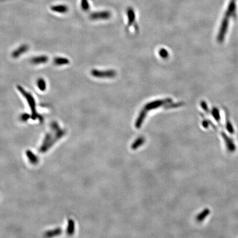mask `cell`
<instances>
[{"instance_id": "cell-9", "label": "cell", "mask_w": 238, "mask_h": 238, "mask_svg": "<svg viewBox=\"0 0 238 238\" xmlns=\"http://www.w3.org/2000/svg\"><path fill=\"white\" fill-rule=\"evenodd\" d=\"M37 86L41 91L45 90L46 88V84L45 81L43 78H39L37 81Z\"/></svg>"}, {"instance_id": "cell-10", "label": "cell", "mask_w": 238, "mask_h": 238, "mask_svg": "<svg viewBox=\"0 0 238 238\" xmlns=\"http://www.w3.org/2000/svg\"><path fill=\"white\" fill-rule=\"evenodd\" d=\"M159 55L162 58L165 59L168 56V52H167L166 50L165 49H161L159 51Z\"/></svg>"}, {"instance_id": "cell-8", "label": "cell", "mask_w": 238, "mask_h": 238, "mask_svg": "<svg viewBox=\"0 0 238 238\" xmlns=\"http://www.w3.org/2000/svg\"><path fill=\"white\" fill-rule=\"evenodd\" d=\"M54 64L56 66H63L68 65L69 63V59L62 57H56L54 60Z\"/></svg>"}, {"instance_id": "cell-2", "label": "cell", "mask_w": 238, "mask_h": 238, "mask_svg": "<svg viewBox=\"0 0 238 238\" xmlns=\"http://www.w3.org/2000/svg\"><path fill=\"white\" fill-rule=\"evenodd\" d=\"M91 74L93 76L97 78H111L115 76L116 72L113 70L100 71L99 70L93 69L91 72Z\"/></svg>"}, {"instance_id": "cell-6", "label": "cell", "mask_w": 238, "mask_h": 238, "mask_svg": "<svg viewBox=\"0 0 238 238\" xmlns=\"http://www.w3.org/2000/svg\"><path fill=\"white\" fill-rule=\"evenodd\" d=\"M29 47L27 45H21L15 50L13 51V53H12V57H13L14 58H17L18 57L20 56L21 55H22L24 52H26V51H27Z\"/></svg>"}, {"instance_id": "cell-3", "label": "cell", "mask_w": 238, "mask_h": 238, "mask_svg": "<svg viewBox=\"0 0 238 238\" xmlns=\"http://www.w3.org/2000/svg\"><path fill=\"white\" fill-rule=\"evenodd\" d=\"M171 101L170 99H166L165 100H158L156 101H153V102H149L147 105L145 106L146 109H152L154 108L160 107L161 105L165 104L166 103L169 102Z\"/></svg>"}, {"instance_id": "cell-7", "label": "cell", "mask_w": 238, "mask_h": 238, "mask_svg": "<svg viewBox=\"0 0 238 238\" xmlns=\"http://www.w3.org/2000/svg\"><path fill=\"white\" fill-rule=\"evenodd\" d=\"M48 61V57L46 56L41 55L34 57L31 60V62L34 65L43 64Z\"/></svg>"}, {"instance_id": "cell-4", "label": "cell", "mask_w": 238, "mask_h": 238, "mask_svg": "<svg viewBox=\"0 0 238 238\" xmlns=\"http://www.w3.org/2000/svg\"><path fill=\"white\" fill-rule=\"evenodd\" d=\"M110 14L107 12H100L93 13L90 15V18L92 20H99V19H106L109 18Z\"/></svg>"}, {"instance_id": "cell-1", "label": "cell", "mask_w": 238, "mask_h": 238, "mask_svg": "<svg viewBox=\"0 0 238 238\" xmlns=\"http://www.w3.org/2000/svg\"><path fill=\"white\" fill-rule=\"evenodd\" d=\"M18 88L19 90L20 91V92L23 95V96L26 98V100H27L29 105V106L32 111L33 115L34 116V118H36L37 116H39L38 114L36 113V109H35V107H36L35 105H35V99H34L33 97L32 96V95L31 94L28 92H26V90H24L22 87L18 86Z\"/></svg>"}, {"instance_id": "cell-5", "label": "cell", "mask_w": 238, "mask_h": 238, "mask_svg": "<svg viewBox=\"0 0 238 238\" xmlns=\"http://www.w3.org/2000/svg\"><path fill=\"white\" fill-rule=\"evenodd\" d=\"M51 10L55 13L64 14L67 13L69 10V8L64 5H58L52 6L51 7Z\"/></svg>"}]
</instances>
